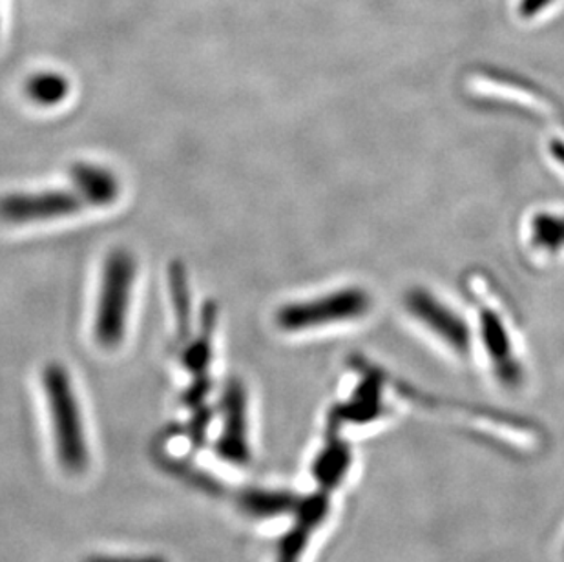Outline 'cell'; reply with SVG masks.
<instances>
[{
	"mask_svg": "<svg viewBox=\"0 0 564 562\" xmlns=\"http://www.w3.org/2000/svg\"><path fill=\"white\" fill-rule=\"evenodd\" d=\"M43 382L61 466L74 475L83 473L88 467L90 451L74 383L61 364H50L44 369Z\"/></svg>",
	"mask_w": 564,
	"mask_h": 562,
	"instance_id": "6da1fadb",
	"label": "cell"
},
{
	"mask_svg": "<svg viewBox=\"0 0 564 562\" xmlns=\"http://www.w3.org/2000/svg\"><path fill=\"white\" fill-rule=\"evenodd\" d=\"M135 272L138 266L127 250H113L105 261L94 335L97 344L107 349H113L123 342Z\"/></svg>",
	"mask_w": 564,
	"mask_h": 562,
	"instance_id": "7a4b0ae2",
	"label": "cell"
},
{
	"mask_svg": "<svg viewBox=\"0 0 564 562\" xmlns=\"http://www.w3.org/2000/svg\"><path fill=\"white\" fill-rule=\"evenodd\" d=\"M371 309L373 298L366 289L346 287L307 302L289 303L278 311L276 322L283 331L299 333L344 322H357L366 318Z\"/></svg>",
	"mask_w": 564,
	"mask_h": 562,
	"instance_id": "3957f363",
	"label": "cell"
},
{
	"mask_svg": "<svg viewBox=\"0 0 564 562\" xmlns=\"http://www.w3.org/2000/svg\"><path fill=\"white\" fill-rule=\"evenodd\" d=\"M405 314L416 325H421L430 335L435 336L447 349L455 350V355L468 356L471 349V335L468 325L449 305L433 296L426 289H413L405 292L402 302Z\"/></svg>",
	"mask_w": 564,
	"mask_h": 562,
	"instance_id": "277c9868",
	"label": "cell"
},
{
	"mask_svg": "<svg viewBox=\"0 0 564 562\" xmlns=\"http://www.w3.org/2000/svg\"><path fill=\"white\" fill-rule=\"evenodd\" d=\"M83 197L69 191H46L39 194H10L0 197V219L4 224L26 225L64 218L79 213Z\"/></svg>",
	"mask_w": 564,
	"mask_h": 562,
	"instance_id": "5b68a950",
	"label": "cell"
},
{
	"mask_svg": "<svg viewBox=\"0 0 564 562\" xmlns=\"http://www.w3.org/2000/svg\"><path fill=\"white\" fill-rule=\"evenodd\" d=\"M219 455L232 464H247L251 458L247 441V397L240 380H230L224 393V435L218 442Z\"/></svg>",
	"mask_w": 564,
	"mask_h": 562,
	"instance_id": "8992f818",
	"label": "cell"
},
{
	"mask_svg": "<svg viewBox=\"0 0 564 562\" xmlns=\"http://www.w3.org/2000/svg\"><path fill=\"white\" fill-rule=\"evenodd\" d=\"M329 508L327 491L300 499L299 506L294 509V526L278 544L276 562H300L311 536L327 519Z\"/></svg>",
	"mask_w": 564,
	"mask_h": 562,
	"instance_id": "52a82bcc",
	"label": "cell"
},
{
	"mask_svg": "<svg viewBox=\"0 0 564 562\" xmlns=\"http://www.w3.org/2000/svg\"><path fill=\"white\" fill-rule=\"evenodd\" d=\"M482 344L497 380L508 389L521 388L524 371L511 344L508 324H505L501 314L486 316V324H482Z\"/></svg>",
	"mask_w": 564,
	"mask_h": 562,
	"instance_id": "ba28073f",
	"label": "cell"
},
{
	"mask_svg": "<svg viewBox=\"0 0 564 562\" xmlns=\"http://www.w3.org/2000/svg\"><path fill=\"white\" fill-rule=\"evenodd\" d=\"M72 180L86 203L96 207L112 205L119 196V183L107 169L96 165L72 166Z\"/></svg>",
	"mask_w": 564,
	"mask_h": 562,
	"instance_id": "9c48e42d",
	"label": "cell"
},
{
	"mask_svg": "<svg viewBox=\"0 0 564 562\" xmlns=\"http://www.w3.org/2000/svg\"><path fill=\"white\" fill-rule=\"evenodd\" d=\"M351 462V447L347 446L346 442L338 436H330L327 446L319 451L313 464L316 483L322 486L324 491L338 488L341 480L347 477Z\"/></svg>",
	"mask_w": 564,
	"mask_h": 562,
	"instance_id": "30bf717a",
	"label": "cell"
},
{
	"mask_svg": "<svg viewBox=\"0 0 564 562\" xmlns=\"http://www.w3.org/2000/svg\"><path fill=\"white\" fill-rule=\"evenodd\" d=\"M380 382V380H378ZM377 378H371L366 375L357 393L352 395L351 400L341 406L336 411V417H344L349 422L355 424H369L375 420H380L383 417V403L380 391H378Z\"/></svg>",
	"mask_w": 564,
	"mask_h": 562,
	"instance_id": "8fae6325",
	"label": "cell"
},
{
	"mask_svg": "<svg viewBox=\"0 0 564 562\" xmlns=\"http://www.w3.org/2000/svg\"><path fill=\"white\" fill-rule=\"evenodd\" d=\"M241 508L246 514L258 519H271L282 515L294 514L299 506V497L285 491H267V489H251L241 497Z\"/></svg>",
	"mask_w": 564,
	"mask_h": 562,
	"instance_id": "7c38bea8",
	"label": "cell"
},
{
	"mask_svg": "<svg viewBox=\"0 0 564 562\" xmlns=\"http://www.w3.org/2000/svg\"><path fill=\"white\" fill-rule=\"evenodd\" d=\"M528 234H530V238L549 236V238L541 239L538 244L532 245L533 249H539L535 252L552 256V250H549L552 249V245H554V255L564 252V216H561V214H538L535 218L530 219Z\"/></svg>",
	"mask_w": 564,
	"mask_h": 562,
	"instance_id": "4fadbf2b",
	"label": "cell"
},
{
	"mask_svg": "<svg viewBox=\"0 0 564 562\" xmlns=\"http://www.w3.org/2000/svg\"><path fill=\"white\" fill-rule=\"evenodd\" d=\"M68 80L59 74H37L26 83V94L41 107H55L68 96Z\"/></svg>",
	"mask_w": 564,
	"mask_h": 562,
	"instance_id": "5bb4252c",
	"label": "cell"
},
{
	"mask_svg": "<svg viewBox=\"0 0 564 562\" xmlns=\"http://www.w3.org/2000/svg\"><path fill=\"white\" fill-rule=\"evenodd\" d=\"M214 309L208 307L205 314V333L191 345L185 355V364L197 377H203L207 371V364L210 360V333H213Z\"/></svg>",
	"mask_w": 564,
	"mask_h": 562,
	"instance_id": "9a60e30c",
	"label": "cell"
},
{
	"mask_svg": "<svg viewBox=\"0 0 564 562\" xmlns=\"http://www.w3.org/2000/svg\"><path fill=\"white\" fill-rule=\"evenodd\" d=\"M171 287L172 298L177 311V322H180V335H187L188 322H191V296H188L187 280L185 271L180 263H172L171 267Z\"/></svg>",
	"mask_w": 564,
	"mask_h": 562,
	"instance_id": "2e32d148",
	"label": "cell"
},
{
	"mask_svg": "<svg viewBox=\"0 0 564 562\" xmlns=\"http://www.w3.org/2000/svg\"><path fill=\"white\" fill-rule=\"evenodd\" d=\"M557 0H517V15L524 21H533L549 11Z\"/></svg>",
	"mask_w": 564,
	"mask_h": 562,
	"instance_id": "e0dca14e",
	"label": "cell"
},
{
	"mask_svg": "<svg viewBox=\"0 0 564 562\" xmlns=\"http://www.w3.org/2000/svg\"><path fill=\"white\" fill-rule=\"evenodd\" d=\"M85 562H169L161 555H91Z\"/></svg>",
	"mask_w": 564,
	"mask_h": 562,
	"instance_id": "ac0fdd59",
	"label": "cell"
}]
</instances>
